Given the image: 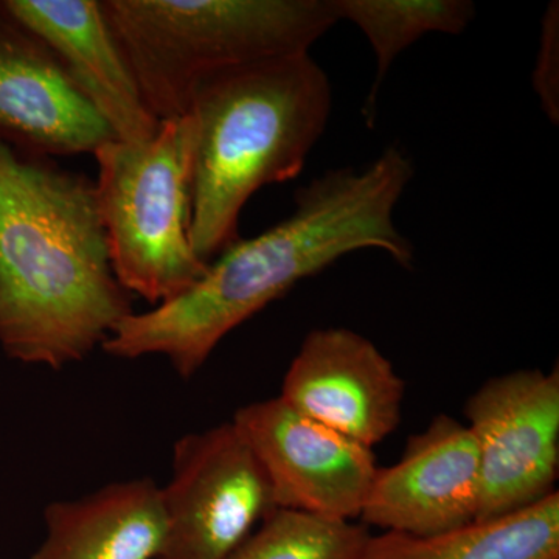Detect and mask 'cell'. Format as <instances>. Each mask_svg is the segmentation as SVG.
Listing matches in <instances>:
<instances>
[{
    "label": "cell",
    "mask_w": 559,
    "mask_h": 559,
    "mask_svg": "<svg viewBox=\"0 0 559 559\" xmlns=\"http://www.w3.org/2000/svg\"><path fill=\"white\" fill-rule=\"evenodd\" d=\"M414 175L411 157L395 145L364 168L323 173L297 190L288 218L235 241L175 299L131 312L103 352L119 359L164 356L189 380L227 334L342 257L380 249L411 267L414 246L396 226L395 210Z\"/></svg>",
    "instance_id": "obj_1"
},
{
    "label": "cell",
    "mask_w": 559,
    "mask_h": 559,
    "mask_svg": "<svg viewBox=\"0 0 559 559\" xmlns=\"http://www.w3.org/2000/svg\"><path fill=\"white\" fill-rule=\"evenodd\" d=\"M110 266L95 183L0 142V347L61 370L130 316Z\"/></svg>",
    "instance_id": "obj_2"
},
{
    "label": "cell",
    "mask_w": 559,
    "mask_h": 559,
    "mask_svg": "<svg viewBox=\"0 0 559 559\" xmlns=\"http://www.w3.org/2000/svg\"><path fill=\"white\" fill-rule=\"evenodd\" d=\"M333 108L325 70L310 53L226 70L194 92L190 242L212 263L240 240L242 209L304 170Z\"/></svg>",
    "instance_id": "obj_3"
},
{
    "label": "cell",
    "mask_w": 559,
    "mask_h": 559,
    "mask_svg": "<svg viewBox=\"0 0 559 559\" xmlns=\"http://www.w3.org/2000/svg\"><path fill=\"white\" fill-rule=\"evenodd\" d=\"M143 100L159 121L189 114L226 70L310 53L340 22L334 0H102Z\"/></svg>",
    "instance_id": "obj_4"
},
{
    "label": "cell",
    "mask_w": 559,
    "mask_h": 559,
    "mask_svg": "<svg viewBox=\"0 0 559 559\" xmlns=\"http://www.w3.org/2000/svg\"><path fill=\"white\" fill-rule=\"evenodd\" d=\"M194 121H162L146 142L109 140L95 151L98 210L121 288L153 307L207 272L190 242Z\"/></svg>",
    "instance_id": "obj_5"
},
{
    "label": "cell",
    "mask_w": 559,
    "mask_h": 559,
    "mask_svg": "<svg viewBox=\"0 0 559 559\" xmlns=\"http://www.w3.org/2000/svg\"><path fill=\"white\" fill-rule=\"evenodd\" d=\"M171 468L160 488L159 559H227L275 509L259 460L231 421L180 437Z\"/></svg>",
    "instance_id": "obj_6"
},
{
    "label": "cell",
    "mask_w": 559,
    "mask_h": 559,
    "mask_svg": "<svg viewBox=\"0 0 559 559\" xmlns=\"http://www.w3.org/2000/svg\"><path fill=\"white\" fill-rule=\"evenodd\" d=\"M465 417L479 452L476 521L528 509L557 491L558 367L489 378L466 401Z\"/></svg>",
    "instance_id": "obj_7"
},
{
    "label": "cell",
    "mask_w": 559,
    "mask_h": 559,
    "mask_svg": "<svg viewBox=\"0 0 559 559\" xmlns=\"http://www.w3.org/2000/svg\"><path fill=\"white\" fill-rule=\"evenodd\" d=\"M259 460L275 509L359 520L380 466L373 450L304 417L278 396L230 419Z\"/></svg>",
    "instance_id": "obj_8"
},
{
    "label": "cell",
    "mask_w": 559,
    "mask_h": 559,
    "mask_svg": "<svg viewBox=\"0 0 559 559\" xmlns=\"http://www.w3.org/2000/svg\"><path fill=\"white\" fill-rule=\"evenodd\" d=\"M404 396L403 378L373 342L330 326L312 330L301 342L278 399L373 450L399 428Z\"/></svg>",
    "instance_id": "obj_9"
},
{
    "label": "cell",
    "mask_w": 559,
    "mask_h": 559,
    "mask_svg": "<svg viewBox=\"0 0 559 559\" xmlns=\"http://www.w3.org/2000/svg\"><path fill=\"white\" fill-rule=\"evenodd\" d=\"M479 452L468 426L433 417L399 462L378 468L359 520L381 532L432 536L477 520Z\"/></svg>",
    "instance_id": "obj_10"
},
{
    "label": "cell",
    "mask_w": 559,
    "mask_h": 559,
    "mask_svg": "<svg viewBox=\"0 0 559 559\" xmlns=\"http://www.w3.org/2000/svg\"><path fill=\"white\" fill-rule=\"evenodd\" d=\"M114 139L49 47L0 10V142L53 159Z\"/></svg>",
    "instance_id": "obj_11"
},
{
    "label": "cell",
    "mask_w": 559,
    "mask_h": 559,
    "mask_svg": "<svg viewBox=\"0 0 559 559\" xmlns=\"http://www.w3.org/2000/svg\"><path fill=\"white\" fill-rule=\"evenodd\" d=\"M0 10L49 47L117 140L146 142L159 131L102 0H0Z\"/></svg>",
    "instance_id": "obj_12"
},
{
    "label": "cell",
    "mask_w": 559,
    "mask_h": 559,
    "mask_svg": "<svg viewBox=\"0 0 559 559\" xmlns=\"http://www.w3.org/2000/svg\"><path fill=\"white\" fill-rule=\"evenodd\" d=\"M44 521L46 539L28 559H159L164 549L160 487L150 477L51 502Z\"/></svg>",
    "instance_id": "obj_13"
},
{
    "label": "cell",
    "mask_w": 559,
    "mask_h": 559,
    "mask_svg": "<svg viewBox=\"0 0 559 559\" xmlns=\"http://www.w3.org/2000/svg\"><path fill=\"white\" fill-rule=\"evenodd\" d=\"M362 559H559V492L516 513L440 535H370Z\"/></svg>",
    "instance_id": "obj_14"
},
{
    "label": "cell",
    "mask_w": 559,
    "mask_h": 559,
    "mask_svg": "<svg viewBox=\"0 0 559 559\" xmlns=\"http://www.w3.org/2000/svg\"><path fill=\"white\" fill-rule=\"evenodd\" d=\"M334 5L340 21L352 22L369 39L377 60V75L364 106L369 124L382 81L400 53L429 33L460 35L476 16V7L466 0H334Z\"/></svg>",
    "instance_id": "obj_15"
},
{
    "label": "cell",
    "mask_w": 559,
    "mask_h": 559,
    "mask_svg": "<svg viewBox=\"0 0 559 559\" xmlns=\"http://www.w3.org/2000/svg\"><path fill=\"white\" fill-rule=\"evenodd\" d=\"M370 535L355 521L274 509L227 559H362Z\"/></svg>",
    "instance_id": "obj_16"
},
{
    "label": "cell",
    "mask_w": 559,
    "mask_h": 559,
    "mask_svg": "<svg viewBox=\"0 0 559 559\" xmlns=\"http://www.w3.org/2000/svg\"><path fill=\"white\" fill-rule=\"evenodd\" d=\"M533 87L540 108L551 123L559 121V5L551 2L543 17L539 53L533 72Z\"/></svg>",
    "instance_id": "obj_17"
}]
</instances>
